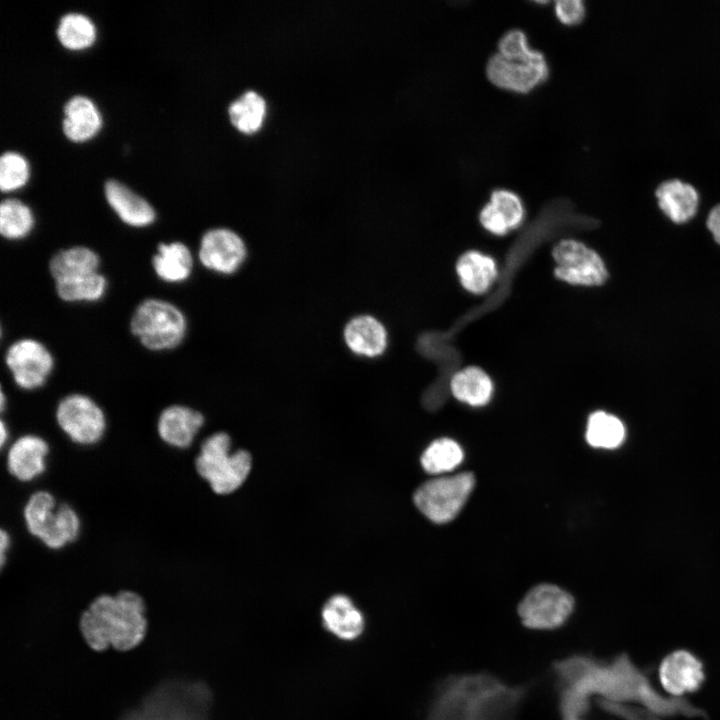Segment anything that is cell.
Wrapping results in <instances>:
<instances>
[{"instance_id":"cell-1","label":"cell","mask_w":720,"mask_h":720,"mask_svg":"<svg viewBox=\"0 0 720 720\" xmlns=\"http://www.w3.org/2000/svg\"><path fill=\"white\" fill-rule=\"evenodd\" d=\"M144 599L131 590L97 596L80 617V631L95 651L113 647L128 651L138 646L147 629Z\"/></svg>"},{"instance_id":"cell-2","label":"cell","mask_w":720,"mask_h":720,"mask_svg":"<svg viewBox=\"0 0 720 720\" xmlns=\"http://www.w3.org/2000/svg\"><path fill=\"white\" fill-rule=\"evenodd\" d=\"M211 693L200 682H167L122 720H208Z\"/></svg>"},{"instance_id":"cell-3","label":"cell","mask_w":720,"mask_h":720,"mask_svg":"<svg viewBox=\"0 0 720 720\" xmlns=\"http://www.w3.org/2000/svg\"><path fill=\"white\" fill-rule=\"evenodd\" d=\"M27 532L50 550H61L80 536L81 520L68 503H58L48 490L30 494L23 507Z\"/></svg>"},{"instance_id":"cell-4","label":"cell","mask_w":720,"mask_h":720,"mask_svg":"<svg viewBox=\"0 0 720 720\" xmlns=\"http://www.w3.org/2000/svg\"><path fill=\"white\" fill-rule=\"evenodd\" d=\"M251 465L252 459L247 451L231 452V438L225 432L213 433L205 438L194 460L197 474L219 495L237 490L246 480Z\"/></svg>"},{"instance_id":"cell-5","label":"cell","mask_w":720,"mask_h":720,"mask_svg":"<svg viewBox=\"0 0 720 720\" xmlns=\"http://www.w3.org/2000/svg\"><path fill=\"white\" fill-rule=\"evenodd\" d=\"M130 330L148 350L164 351L177 347L183 341L187 321L174 304L148 298L136 307L131 317Z\"/></svg>"},{"instance_id":"cell-6","label":"cell","mask_w":720,"mask_h":720,"mask_svg":"<svg viewBox=\"0 0 720 720\" xmlns=\"http://www.w3.org/2000/svg\"><path fill=\"white\" fill-rule=\"evenodd\" d=\"M550 69L545 55L534 48L514 55L495 52L487 61L488 80L498 88L526 94L543 84Z\"/></svg>"},{"instance_id":"cell-7","label":"cell","mask_w":720,"mask_h":720,"mask_svg":"<svg viewBox=\"0 0 720 720\" xmlns=\"http://www.w3.org/2000/svg\"><path fill=\"white\" fill-rule=\"evenodd\" d=\"M474 485L475 477L471 472L434 478L417 488L414 503L431 521L447 523L459 514Z\"/></svg>"},{"instance_id":"cell-8","label":"cell","mask_w":720,"mask_h":720,"mask_svg":"<svg viewBox=\"0 0 720 720\" xmlns=\"http://www.w3.org/2000/svg\"><path fill=\"white\" fill-rule=\"evenodd\" d=\"M55 418L59 429L79 446H94L106 433L107 419L103 409L85 394L72 393L62 398L57 404Z\"/></svg>"},{"instance_id":"cell-9","label":"cell","mask_w":720,"mask_h":720,"mask_svg":"<svg viewBox=\"0 0 720 720\" xmlns=\"http://www.w3.org/2000/svg\"><path fill=\"white\" fill-rule=\"evenodd\" d=\"M554 276L569 285L598 287L606 283L609 272L600 254L585 243L564 239L552 249Z\"/></svg>"},{"instance_id":"cell-10","label":"cell","mask_w":720,"mask_h":720,"mask_svg":"<svg viewBox=\"0 0 720 720\" xmlns=\"http://www.w3.org/2000/svg\"><path fill=\"white\" fill-rule=\"evenodd\" d=\"M574 598L553 584L530 589L518 606L522 624L534 630H552L563 625L574 609Z\"/></svg>"},{"instance_id":"cell-11","label":"cell","mask_w":720,"mask_h":720,"mask_svg":"<svg viewBox=\"0 0 720 720\" xmlns=\"http://www.w3.org/2000/svg\"><path fill=\"white\" fill-rule=\"evenodd\" d=\"M5 363L15 384L23 390H35L45 384L54 367V359L41 342L23 338L6 351Z\"/></svg>"},{"instance_id":"cell-12","label":"cell","mask_w":720,"mask_h":720,"mask_svg":"<svg viewBox=\"0 0 720 720\" xmlns=\"http://www.w3.org/2000/svg\"><path fill=\"white\" fill-rule=\"evenodd\" d=\"M198 257L208 270L222 275L238 271L247 257L243 239L227 228H214L201 238Z\"/></svg>"},{"instance_id":"cell-13","label":"cell","mask_w":720,"mask_h":720,"mask_svg":"<svg viewBox=\"0 0 720 720\" xmlns=\"http://www.w3.org/2000/svg\"><path fill=\"white\" fill-rule=\"evenodd\" d=\"M49 453V443L42 436L23 434L7 446L6 469L17 481L32 482L47 470Z\"/></svg>"},{"instance_id":"cell-14","label":"cell","mask_w":720,"mask_h":720,"mask_svg":"<svg viewBox=\"0 0 720 720\" xmlns=\"http://www.w3.org/2000/svg\"><path fill=\"white\" fill-rule=\"evenodd\" d=\"M659 681L676 698L697 691L705 680L702 661L687 650L668 654L659 666Z\"/></svg>"},{"instance_id":"cell-15","label":"cell","mask_w":720,"mask_h":720,"mask_svg":"<svg viewBox=\"0 0 720 720\" xmlns=\"http://www.w3.org/2000/svg\"><path fill=\"white\" fill-rule=\"evenodd\" d=\"M204 422L205 418L200 411L189 406L173 404L160 412L156 422V432L167 446L187 449L193 444Z\"/></svg>"},{"instance_id":"cell-16","label":"cell","mask_w":720,"mask_h":720,"mask_svg":"<svg viewBox=\"0 0 720 720\" xmlns=\"http://www.w3.org/2000/svg\"><path fill=\"white\" fill-rule=\"evenodd\" d=\"M525 218V206L520 196L512 190L497 188L490 194L479 212V222L489 233L506 235L521 225Z\"/></svg>"},{"instance_id":"cell-17","label":"cell","mask_w":720,"mask_h":720,"mask_svg":"<svg viewBox=\"0 0 720 720\" xmlns=\"http://www.w3.org/2000/svg\"><path fill=\"white\" fill-rule=\"evenodd\" d=\"M321 621L327 632L344 641L356 640L365 628L363 613L343 594L333 595L325 602Z\"/></svg>"},{"instance_id":"cell-18","label":"cell","mask_w":720,"mask_h":720,"mask_svg":"<svg viewBox=\"0 0 720 720\" xmlns=\"http://www.w3.org/2000/svg\"><path fill=\"white\" fill-rule=\"evenodd\" d=\"M344 341L353 354L376 358L385 352L388 334L382 322L371 315L363 314L347 322L344 328Z\"/></svg>"},{"instance_id":"cell-19","label":"cell","mask_w":720,"mask_h":720,"mask_svg":"<svg viewBox=\"0 0 720 720\" xmlns=\"http://www.w3.org/2000/svg\"><path fill=\"white\" fill-rule=\"evenodd\" d=\"M655 196L662 213L675 224L687 223L697 213L699 193L693 185L680 179L660 183Z\"/></svg>"},{"instance_id":"cell-20","label":"cell","mask_w":720,"mask_h":720,"mask_svg":"<svg viewBox=\"0 0 720 720\" xmlns=\"http://www.w3.org/2000/svg\"><path fill=\"white\" fill-rule=\"evenodd\" d=\"M105 196L111 208L128 225L144 227L155 219L153 207L144 198L116 180L106 182Z\"/></svg>"},{"instance_id":"cell-21","label":"cell","mask_w":720,"mask_h":720,"mask_svg":"<svg viewBox=\"0 0 720 720\" xmlns=\"http://www.w3.org/2000/svg\"><path fill=\"white\" fill-rule=\"evenodd\" d=\"M455 271L461 286L474 295L487 292L498 274L495 260L476 250L464 252L456 261Z\"/></svg>"},{"instance_id":"cell-22","label":"cell","mask_w":720,"mask_h":720,"mask_svg":"<svg viewBox=\"0 0 720 720\" xmlns=\"http://www.w3.org/2000/svg\"><path fill=\"white\" fill-rule=\"evenodd\" d=\"M63 131L76 142L92 137L101 127L102 119L94 103L87 97L76 95L64 107Z\"/></svg>"},{"instance_id":"cell-23","label":"cell","mask_w":720,"mask_h":720,"mask_svg":"<svg viewBox=\"0 0 720 720\" xmlns=\"http://www.w3.org/2000/svg\"><path fill=\"white\" fill-rule=\"evenodd\" d=\"M156 275L168 283H180L187 280L193 269V256L182 242L160 243L152 258Z\"/></svg>"},{"instance_id":"cell-24","label":"cell","mask_w":720,"mask_h":720,"mask_svg":"<svg viewBox=\"0 0 720 720\" xmlns=\"http://www.w3.org/2000/svg\"><path fill=\"white\" fill-rule=\"evenodd\" d=\"M449 385L452 395L458 401L474 407L486 405L493 393L491 378L477 366H467L457 371Z\"/></svg>"},{"instance_id":"cell-25","label":"cell","mask_w":720,"mask_h":720,"mask_svg":"<svg viewBox=\"0 0 720 720\" xmlns=\"http://www.w3.org/2000/svg\"><path fill=\"white\" fill-rule=\"evenodd\" d=\"M99 256L84 246L70 247L56 253L49 262V271L54 281L74 278L98 272Z\"/></svg>"},{"instance_id":"cell-26","label":"cell","mask_w":720,"mask_h":720,"mask_svg":"<svg viewBox=\"0 0 720 720\" xmlns=\"http://www.w3.org/2000/svg\"><path fill=\"white\" fill-rule=\"evenodd\" d=\"M585 438L594 448L616 449L626 438V427L616 415L598 410L587 420Z\"/></svg>"},{"instance_id":"cell-27","label":"cell","mask_w":720,"mask_h":720,"mask_svg":"<svg viewBox=\"0 0 720 720\" xmlns=\"http://www.w3.org/2000/svg\"><path fill=\"white\" fill-rule=\"evenodd\" d=\"M228 114L237 129L244 133H253L264 121L266 103L258 92L248 90L229 105Z\"/></svg>"},{"instance_id":"cell-28","label":"cell","mask_w":720,"mask_h":720,"mask_svg":"<svg viewBox=\"0 0 720 720\" xmlns=\"http://www.w3.org/2000/svg\"><path fill=\"white\" fill-rule=\"evenodd\" d=\"M58 296L66 302H94L100 300L107 289V280L99 272L55 282Z\"/></svg>"},{"instance_id":"cell-29","label":"cell","mask_w":720,"mask_h":720,"mask_svg":"<svg viewBox=\"0 0 720 720\" xmlns=\"http://www.w3.org/2000/svg\"><path fill=\"white\" fill-rule=\"evenodd\" d=\"M463 458V450L456 441L450 438H440L425 449L420 461L426 472L440 474L456 468Z\"/></svg>"},{"instance_id":"cell-30","label":"cell","mask_w":720,"mask_h":720,"mask_svg":"<svg viewBox=\"0 0 720 720\" xmlns=\"http://www.w3.org/2000/svg\"><path fill=\"white\" fill-rule=\"evenodd\" d=\"M34 225L30 208L18 199H4L0 205V232L10 240L27 236Z\"/></svg>"},{"instance_id":"cell-31","label":"cell","mask_w":720,"mask_h":720,"mask_svg":"<svg viewBox=\"0 0 720 720\" xmlns=\"http://www.w3.org/2000/svg\"><path fill=\"white\" fill-rule=\"evenodd\" d=\"M57 36L59 41L69 49H83L90 46L96 37L93 22L80 13H68L61 17Z\"/></svg>"},{"instance_id":"cell-32","label":"cell","mask_w":720,"mask_h":720,"mask_svg":"<svg viewBox=\"0 0 720 720\" xmlns=\"http://www.w3.org/2000/svg\"><path fill=\"white\" fill-rule=\"evenodd\" d=\"M29 175L27 161L16 152H5L0 158V188L10 191L24 185Z\"/></svg>"},{"instance_id":"cell-33","label":"cell","mask_w":720,"mask_h":720,"mask_svg":"<svg viewBox=\"0 0 720 720\" xmlns=\"http://www.w3.org/2000/svg\"><path fill=\"white\" fill-rule=\"evenodd\" d=\"M554 12L562 24L572 26L583 21L586 9L581 0H559L555 2Z\"/></svg>"},{"instance_id":"cell-34","label":"cell","mask_w":720,"mask_h":720,"mask_svg":"<svg viewBox=\"0 0 720 720\" xmlns=\"http://www.w3.org/2000/svg\"><path fill=\"white\" fill-rule=\"evenodd\" d=\"M608 708L626 720H660L657 718V714L646 708L642 709L614 703H609Z\"/></svg>"},{"instance_id":"cell-35","label":"cell","mask_w":720,"mask_h":720,"mask_svg":"<svg viewBox=\"0 0 720 720\" xmlns=\"http://www.w3.org/2000/svg\"><path fill=\"white\" fill-rule=\"evenodd\" d=\"M706 226L714 241L720 246V204L715 205L709 211Z\"/></svg>"},{"instance_id":"cell-36","label":"cell","mask_w":720,"mask_h":720,"mask_svg":"<svg viewBox=\"0 0 720 720\" xmlns=\"http://www.w3.org/2000/svg\"><path fill=\"white\" fill-rule=\"evenodd\" d=\"M11 535L9 534L8 530L5 528H1L0 533V566L1 568H4L7 560H8V552L11 547Z\"/></svg>"},{"instance_id":"cell-37","label":"cell","mask_w":720,"mask_h":720,"mask_svg":"<svg viewBox=\"0 0 720 720\" xmlns=\"http://www.w3.org/2000/svg\"><path fill=\"white\" fill-rule=\"evenodd\" d=\"M10 438V432L8 425L5 423L4 420H1L0 422V446L2 449L6 448V445L8 446Z\"/></svg>"}]
</instances>
